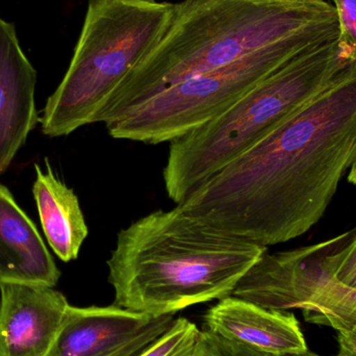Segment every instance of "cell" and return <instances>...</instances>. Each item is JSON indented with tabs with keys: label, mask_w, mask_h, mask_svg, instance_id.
<instances>
[{
	"label": "cell",
	"mask_w": 356,
	"mask_h": 356,
	"mask_svg": "<svg viewBox=\"0 0 356 356\" xmlns=\"http://www.w3.org/2000/svg\"><path fill=\"white\" fill-rule=\"evenodd\" d=\"M204 334L186 318L175 319L169 330L139 356H197Z\"/></svg>",
	"instance_id": "9a60e30c"
},
{
	"label": "cell",
	"mask_w": 356,
	"mask_h": 356,
	"mask_svg": "<svg viewBox=\"0 0 356 356\" xmlns=\"http://www.w3.org/2000/svg\"><path fill=\"white\" fill-rule=\"evenodd\" d=\"M319 247L266 252L241 278L232 296L274 311L300 309L307 321L338 332L356 330V289L320 271Z\"/></svg>",
	"instance_id": "52a82bcc"
},
{
	"label": "cell",
	"mask_w": 356,
	"mask_h": 356,
	"mask_svg": "<svg viewBox=\"0 0 356 356\" xmlns=\"http://www.w3.org/2000/svg\"><path fill=\"white\" fill-rule=\"evenodd\" d=\"M175 321L173 315L162 316L156 318L145 330L138 334L136 338L122 346L104 356H139L143 353L154 341L158 340L172 325Z\"/></svg>",
	"instance_id": "2e32d148"
},
{
	"label": "cell",
	"mask_w": 356,
	"mask_h": 356,
	"mask_svg": "<svg viewBox=\"0 0 356 356\" xmlns=\"http://www.w3.org/2000/svg\"><path fill=\"white\" fill-rule=\"evenodd\" d=\"M69 305L50 286L0 284V356H48Z\"/></svg>",
	"instance_id": "ba28073f"
},
{
	"label": "cell",
	"mask_w": 356,
	"mask_h": 356,
	"mask_svg": "<svg viewBox=\"0 0 356 356\" xmlns=\"http://www.w3.org/2000/svg\"><path fill=\"white\" fill-rule=\"evenodd\" d=\"M203 332L207 334L209 342L217 349L220 356H273L259 353V351L253 350V349L243 346V345L236 344V343L230 342V341L220 338V337L213 336V334H209V332Z\"/></svg>",
	"instance_id": "ac0fdd59"
},
{
	"label": "cell",
	"mask_w": 356,
	"mask_h": 356,
	"mask_svg": "<svg viewBox=\"0 0 356 356\" xmlns=\"http://www.w3.org/2000/svg\"><path fill=\"white\" fill-rule=\"evenodd\" d=\"M35 83L37 72L19 43L16 29L0 18V175L40 121Z\"/></svg>",
	"instance_id": "30bf717a"
},
{
	"label": "cell",
	"mask_w": 356,
	"mask_h": 356,
	"mask_svg": "<svg viewBox=\"0 0 356 356\" xmlns=\"http://www.w3.org/2000/svg\"><path fill=\"white\" fill-rule=\"evenodd\" d=\"M175 8L159 0H89L68 70L40 119L42 133L64 137L98 123L117 88L164 37Z\"/></svg>",
	"instance_id": "5b68a950"
},
{
	"label": "cell",
	"mask_w": 356,
	"mask_h": 356,
	"mask_svg": "<svg viewBox=\"0 0 356 356\" xmlns=\"http://www.w3.org/2000/svg\"><path fill=\"white\" fill-rule=\"evenodd\" d=\"M204 334V332H203ZM197 356H220L219 353H218L217 349L213 347V345L209 342V339H207V334H204V342H203L202 347H201L200 350H199L198 355Z\"/></svg>",
	"instance_id": "ffe728a7"
},
{
	"label": "cell",
	"mask_w": 356,
	"mask_h": 356,
	"mask_svg": "<svg viewBox=\"0 0 356 356\" xmlns=\"http://www.w3.org/2000/svg\"><path fill=\"white\" fill-rule=\"evenodd\" d=\"M340 23V44L356 54V0H334Z\"/></svg>",
	"instance_id": "e0dca14e"
},
{
	"label": "cell",
	"mask_w": 356,
	"mask_h": 356,
	"mask_svg": "<svg viewBox=\"0 0 356 356\" xmlns=\"http://www.w3.org/2000/svg\"><path fill=\"white\" fill-rule=\"evenodd\" d=\"M266 252L179 204L154 211L118 232L106 261L114 305L158 318L221 300Z\"/></svg>",
	"instance_id": "7a4b0ae2"
},
{
	"label": "cell",
	"mask_w": 356,
	"mask_h": 356,
	"mask_svg": "<svg viewBox=\"0 0 356 356\" xmlns=\"http://www.w3.org/2000/svg\"><path fill=\"white\" fill-rule=\"evenodd\" d=\"M317 266L328 277L356 289V229L320 243Z\"/></svg>",
	"instance_id": "5bb4252c"
},
{
	"label": "cell",
	"mask_w": 356,
	"mask_h": 356,
	"mask_svg": "<svg viewBox=\"0 0 356 356\" xmlns=\"http://www.w3.org/2000/svg\"><path fill=\"white\" fill-rule=\"evenodd\" d=\"M203 332L273 356L309 351L292 313L259 307L238 297L219 300L203 317Z\"/></svg>",
	"instance_id": "9c48e42d"
},
{
	"label": "cell",
	"mask_w": 356,
	"mask_h": 356,
	"mask_svg": "<svg viewBox=\"0 0 356 356\" xmlns=\"http://www.w3.org/2000/svg\"><path fill=\"white\" fill-rule=\"evenodd\" d=\"M46 172L35 165L33 198L49 246L65 263L74 261L89 234L83 211L72 188L54 175L47 159Z\"/></svg>",
	"instance_id": "4fadbf2b"
},
{
	"label": "cell",
	"mask_w": 356,
	"mask_h": 356,
	"mask_svg": "<svg viewBox=\"0 0 356 356\" xmlns=\"http://www.w3.org/2000/svg\"><path fill=\"white\" fill-rule=\"evenodd\" d=\"M355 54L340 39L309 48L225 112L170 142L163 171L169 198L180 204L205 180L273 133L327 88Z\"/></svg>",
	"instance_id": "277c9868"
},
{
	"label": "cell",
	"mask_w": 356,
	"mask_h": 356,
	"mask_svg": "<svg viewBox=\"0 0 356 356\" xmlns=\"http://www.w3.org/2000/svg\"><path fill=\"white\" fill-rule=\"evenodd\" d=\"M340 33L314 31L276 42L221 68L171 86L104 125L114 139L152 145L170 143L225 112L297 54L339 40Z\"/></svg>",
	"instance_id": "8992f818"
},
{
	"label": "cell",
	"mask_w": 356,
	"mask_h": 356,
	"mask_svg": "<svg viewBox=\"0 0 356 356\" xmlns=\"http://www.w3.org/2000/svg\"><path fill=\"white\" fill-rule=\"evenodd\" d=\"M60 276L35 224L0 184V284L54 288Z\"/></svg>",
	"instance_id": "7c38bea8"
},
{
	"label": "cell",
	"mask_w": 356,
	"mask_h": 356,
	"mask_svg": "<svg viewBox=\"0 0 356 356\" xmlns=\"http://www.w3.org/2000/svg\"><path fill=\"white\" fill-rule=\"evenodd\" d=\"M284 356H316V355H313V353H309V351H307V353H301V355H284Z\"/></svg>",
	"instance_id": "7402d4cb"
},
{
	"label": "cell",
	"mask_w": 356,
	"mask_h": 356,
	"mask_svg": "<svg viewBox=\"0 0 356 356\" xmlns=\"http://www.w3.org/2000/svg\"><path fill=\"white\" fill-rule=\"evenodd\" d=\"M348 181L356 186V163L350 169V172L348 175Z\"/></svg>",
	"instance_id": "44dd1931"
},
{
	"label": "cell",
	"mask_w": 356,
	"mask_h": 356,
	"mask_svg": "<svg viewBox=\"0 0 356 356\" xmlns=\"http://www.w3.org/2000/svg\"><path fill=\"white\" fill-rule=\"evenodd\" d=\"M175 6L168 31L117 88L99 122L276 42L340 31L336 8L325 0H182Z\"/></svg>",
	"instance_id": "3957f363"
},
{
	"label": "cell",
	"mask_w": 356,
	"mask_h": 356,
	"mask_svg": "<svg viewBox=\"0 0 356 356\" xmlns=\"http://www.w3.org/2000/svg\"><path fill=\"white\" fill-rule=\"evenodd\" d=\"M339 351L334 356H356V330L338 332Z\"/></svg>",
	"instance_id": "d6986e66"
},
{
	"label": "cell",
	"mask_w": 356,
	"mask_h": 356,
	"mask_svg": "<svg viewBox=\"0 0 356 356\" xmlns=\"http://www.w3.org/2000/svg\"><path fill=\"white\" fill-rule=\"evenodd\" d=\"M355 163L356 54L319 95L179 205L222 232L272 246L317 224Z\"/></svg>",
	"instance_id": "6da1fadb"
},
{
	"label": "cell",
	"mask_w": 356,
	"mask_h": 356,
	"mask_svg": "<svg viewBox=\"0 0 356 356\" xmlns=\"http://www.w3.org/2000/svg\"><path fill=\"white\" fill-rule=\"evenodd\" d=\"M154 319L116 305H69L48 356H104L133 340Z\"/></svg>",
	"instance_id": "8fae6325"
}]
</instances>
